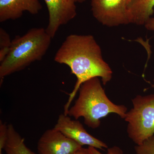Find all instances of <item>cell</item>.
<instances>
[{"label": "cell", "instance_id": "cell-1", "mask_svg": "<svg viewBox=\"0 0 154 154\" xmlns=\"http://www.w3.org/2000/svg\"><path fill=\"white\" fill-rule=\"evenodd\" d=\"M54 60L68 66L77 78L74 88L64 107L66 115L83 83L98 77L105 85L112 78L113 71L103 59L101 47L91 35L72 34L67 36L57 51Z\"/></svg>", "mask_w": 154, "mask_h": 154}, {"label": "cell", "instance_id": "cell-2", "mask_svg": "<svg viewBox=\"0 0 154 154\" xmlns=\"http://www.w3.org/2000/svg\"><path fill=\"white\" fill-rule=\"evenodd\" d=\"M79 96L75 104L70 107L67 115L75 119L83 117L89 127L98 128L100 119L113 113L125 119L127 108L123 105H117L109 99L98 77L86 81L79 89Z\"/></svg>", "mask_w": 154, "mask_h": 154}, {"label": "cell", "instance_id": "cell-3", "mask_svg": "<svg viewBox=\"0 0 154 154\" xmlns=\"http://www.w3.org/2000/svg\"><path fill=\"white\" fill-rule=\"evenodd\" d=\"M51 37L43 28H31L23 36L12 40L10 52L0 64V78L20 71L41 60L51 43Z\"/></svg>", "mask_w": 154, "mask_h": 154}, {"label": "cell", "instance_id": "cell-4", "mask_svg": "<svg viewBox=\"0 0 154 154\" xmlns=\"http://www.w3.org/2000/svg\"><path fill=\"white\" fill-rule=\"evenodd\" d=\"M133 108L124 119L128 137L137 145L154 136V94L138 95L132 100Z\"/></svg>", "mask_w": 154, "mask_h": 154}, {"label": "cell", "instance_id": "cell-5", "mask_svg": "<svg viewBox=\"0 0 154 154\" xmlns=\"http://www.w3.org/2000/svg\"><path fill=\"white\" fill-rule=\"evenodd\" d=\"M131 0H91V11L99 23L108 27L131 24Z\"/></svg>", "mask_w": 154, "mask_h": 154}, {"label": "cell", "instance_id": "cell-6", "mask_svg": "<svg viewBox=\"0 0 154 154\" xmlns=\"http://www.w3.org/2000/svg\"><path fill=\"white\" fill-rule=\"evenodd\" d=\"M54 128L82 146L87 145L100 149L107 148L106 143L88 133L79 121L72 119L64 113L59 116Z\"/></svg>", "mask_w": 154, "mask_h": 154}, {"label": "cell", "instance_id": "cell-7", "mask_svg": "<svg viewBox=\"0 0 154 154\" xmlns=\"http://www.w3.org/2000/svg\"><path fill=\"white\" fill-rule=\"evenodd\" d=\"M49 15L46 30L50 36L54 38L59 28L66 25L77 15L74 0H44Z\"/></svg>", "mask_w": 154, "mask_h": 154}, {"label": "cell", "instance_id": "cell-8", "mask_svg": "<svg viewBox=\"0 0 154 154\" xmlns=\"http://www.w3.org/2000/svg\"><path fill=\"white\" fill-rule=\"evenodd\" d=\"M82 147L54 128L45 131L37 144L38 154H75Z\"/></svg>", "mask_w": 154, "mask_h": 154}, {"label": "cell", "instance_id": "cell-9", "mask_svg": "<svg viewBox=\"0 0 154 154\" xmlns=\"http://www.w3.org/2000/svg\"><path fill=\"white\" fill-rule=\"evenodd\" d=\"M42 8L39 0H0V22L19 19L25 11L36 15Z\"/></svg>", "mask_w": 154, "mask_h": 154}, {"label": "cell", "instance_id": "cell-10", "mask_svg": "<svg viewBox=\"0 0 154 154\" xmlns=\"http://www.w3.org/2000/svg\"><path fill=\"white\" fill-rule=\"evenodd\" d=\"M131 24L144 25L154 13V0H131L129 7Z\"/></svg>", "mask_w": 154, "mask_h": 154}, {"label": "cell", "instance_id": "cell-11", "mask_svg": "<svg viewBox=\"0 0 154 154\" xmlns=\"http://www.w3.org/2000/svg\"><path fill=\"white\" fill-rule=\"evenodd\" d=\"M4 150L6 154H36L28 148L24 139L12 124L8 125V137Z\"/></svg>", "mask_w": 154, "mask_h": 154}, {"label": "cell", "instance_id": "cell-12", "mask_svg": "<svg viewBox=\"0 0 154 154\" xmlns=\"http://www.w3.org/2000/svg\"><path fill=\"white\" fill-rule=\"evenodd\" d=\"M12 40L8 32L0 28V63L7 57L11 49Z\"/></svg>", "mask_w": 154, "mask_h": 154}, {"label": "cell", "instance_id": "cell-13", "mask_svg": "<svg viewBox=\"0 0 154 154\" xmlns=\"http://www.w3.org/2000/svg\"><path fill=\"white\" fill-rule=\"evenodd\" d=\"M137 154H154V136L135 147Z\"/></svg>", "mask_w": 154, "mask_h": 154}, {"label": "cell", "instance_id": "cell-14", "mask_svg": "<svg viewBox=\"0 0 154 154\" xmlns=\"http://www.w3.org/2000/svg\"><path fill=\"white\" fill-rule=\"evenodd\" d=\"M8 137V125L0 121V154H4L3 150L5 146Z\"/></svg>", "mask_w": 154, "mask_h": 154}, {"label": "cell", "instance_id": "cell-15", "mask_svg": "<svg viewBox=\"0 0 154 154\" xmlns=\"http://www.w3.org/2000/svg\"><path fill=\"white\" fill-rule=\"evenodd\" d=\"M88 149L91 154H103L100 152L97 149L93 147L88 146ZM105 154H123L122 150L117 146H113L107 149V153Z\"/></svg>", "mask_w": 154, "mask_h": 154}, {"label": "cell", "instance_id": "cell-16", "mask_svg": "<svg viewBox=\"0 0 154 154\" xmlns=\"http://www.w3.org/2000/svg\"><path fill=\"white\" fill-rule=\"evenodd\" d=\"M144 26L147 30L154 31V18L151 17L150 18L147 22H146Z\"/></svg>", "mask_w": 154, "mask_h": 154}, {"label": "cell", "instance_id": "cell-17", "mask_svg": "<svg viewBox=\"0 0 154 154\" xmlns=\"http://www.w3.org/2000/svg\"><path fill=\"white\" fill-rule=\"evenodd\" d=\"M75 154H91L90 153V151H89L88 148L86 149L82 147L81 148L79 149L78 150V151Z\"/></svg>", "mask_w": 154, "mask_h": 154}, {"label": "cell", "instance_id": "cell-18", "mask_svg": "<svg viewBox=\"0 0 154 154\" xmlns=\"http://www.w3.org/2000/svg\"><path fill=\"white\" fill-rule=\"evenodd\" d=\"M75 3H82L85 2L86 0H74Z\"/></svg>", "mask_w": 154, "mask_h": 154}, {"label": "cell", "instance_id": "cell-19", "mask_svg": "<svg viewBox=\"0 0 154 154\" xmlns=\"http://www.w3.org/2000/svg\"><path fill=\"white\" fill-rule=\"evenodd\" d=\"M152 87H153V88H154V85H153L152 86Z\"/></svg>", "mask_w": 154, "mask_h": 154}]
</instances>
